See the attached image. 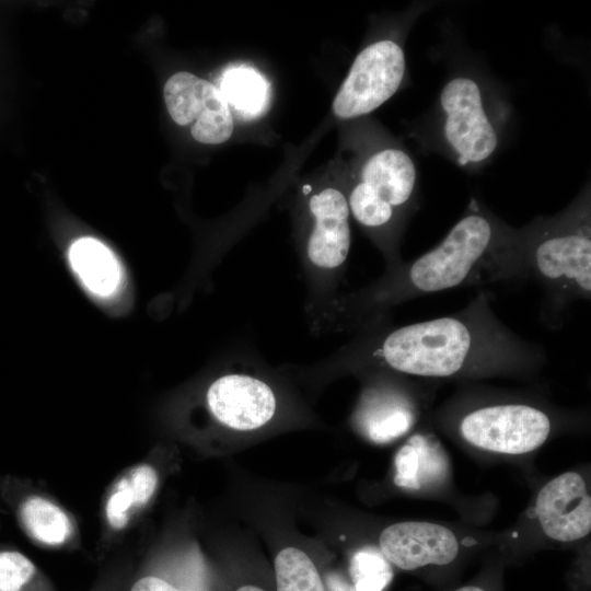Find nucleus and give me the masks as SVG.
I'll use <instances>...</instances> for the list:
<instances>
[{"label":"nucleus","instance_id":"9d476101","mask_svg":"<svg viewBox=\"0 0 591 591\" xmlns=\"http://www.w3.org/2000/svg\"><path fill=\"white\" fill-rule=\"evenodd\" d=\"M540 525L549 538L573 542L591 531V498L583 477L566 472L546 483L535 501Z\"/></svg>","mask_w":591,"mask_h":591},{"label":"nucleus","instance_id":"0eeeda50","mask_svg":"<svg viewBox=\"0 0 591 591\" xmlns=\"http://www.w3.org/2000/svg\"><path fill=\"white\" fill-rule=\"evenodd\" d=\"M406 70L403 47L393 39L368 45L355 58L333 102L340 119L367 115L399 89Z\"/></svg>","mask_w":591,"mask_h":591},{"label":"nucleus","instance_id":"7ed1b4c3","mask_svg":"<svg viewBox=\"0 0 591 591\" xmlns=\"http://www.w3.org/2000/svg\"><path fill=\"white\" fill-rule=\"evenodd\" d=\"M526 279L542 291L540 317L560 328L572 305L591 297L590 190L561 212L538 217L521 228Z\"/></svg>","mask_w":591,"mask_h":591},{"label":"nucleus","instance_id":"20e7f679","mask_svg":"<svg viewBox=\"0 0 591 591\" xmlns=\"http://www.w3.org/2000/svg\"><path fill=\"white\" fill-rule=\"evenodd\" d=\"M417 170L407 151L386 147L363 162L359 178L347 197L355 220L378 236L392 265L402 262L396 235L415 205Z\"/></svg>","mask_w":591,"mask_h":591},{"label":"nucleus","instance_id":"b1692460","mask_svg":"<svg viewBox=\"0 0 591 591\" xmlns=\"http://www.w3.org/2000/svg\"><path fill=\"white\" fill-rule=\"evenodd\" d=\"M234 591H266V590L255 584H243L236 588Z\"/></svg>","mask_w":591,"mask_h":591},{"label":"nucleus","instance_id":"aec40b11","mask_svg":"<svg viewBox=\"0 0 591 591\" xmlns=\"http://www.w3.org/2000/svg\"><path fill=\"white\" fill-rule=\"evenodd\" d=\"M349 576L356 591H383L393 579V568L379 547L364 546L352 554Z\"/></svg>","mask_w":591,"mask_h":591},{"label":"nucleus","instance_id":"dca6fc26","mask_svg":"<svg viewBox=\"0 0 591 591\" xmlns=\"http://www.w3.org/2000/svg\"><path fill=\"white\" fill-rule=\"evenodd\" d=\"M68 256L72 269L92 293L107 297L116 291L119 265L102 242L93 237L79 239L70 246Z\"/></svg>","mask_w":591,"mask_h":591},{"label":"nucleus","instance_id":"ddd939ff","mask_svg":"<svg viewBox=\"0 0 591 591\" xmlns=\"http://www.w3.org/2000/svg\"><path fill=\"white\" fill-rule=\"evenodd\" d=\"M310 210L314 228L308 241V258L315 268L338 271L347 260L351 244L347 197L337 188H325L311 197Z\"/></svg>","mask_w":591,"mask_h":591},{"label":"nucleus","instance_id":"2eb2a0df","mask_svg":"<svg viewBox=\"0 0 591 591\" xmlns=\"http://www.w3.org/2000/svg\"><path fill=\"white\" fill-rule=\"evenodd\" d=\"M158 473L149 464L127 470L112 486L105 502V517L114 530L127 526L132 513L146 506L158 487Z\"/></svg>","mask_w":591,"mask_h":591},{"label":"nucleus","instance_id":"6e6552de","mask_svg":"<svg viewBox=\"0 0 591 591\" xmlns=\"http://www.w3.org/2000/svg\"><path fill=\"white\" fill-rule=\"evenodd\" d=\"M163 95L172 119L181 126H189L198 142L218 144L231 137L232 113L212 83L182 71L169 78Z\"/></svg>","mask_w":591,"mask_h":591},{"label":"nucleus","instance_id":"f3484780","mask_svg":"<svg viewBox=\"0 0 591 591\" xmlns=\"http://www.w3.org/2000/svg\"><path fill=\"white\" fill-rule=\"evenodd\" d=\"M19 514L24 530L40 544L59 546L72 535L73 528L68 514L44 497L32 496L25 499Z\"/></svg>","mask_w":591,"mask_h":591},{"label":"nucleus","instance_id":"9b49d317","mask_svg":"<svg viewBox=\"0 0 591 591\" xmlns=\"http://www.w3.org/2000/svg\"><path fill=\"white\" fill-rule=\"evenodd\" d=\"M419 401L402 383L380 382L362 393L354 421L375 443H387L406 434L419 416Z\"/></svg>","mask_w":591,"mask_h":591},{"label":"nucleus","instance_id":"f03ea898","mask_svg":"<svg viewBox=\"0 0 591 591\" xmlns=\"http://www.w3.org/2000/svg\"><path fill=\"white\" fill-rule=\"evenodd\" d=\"M526 280L522 230L476 199L442 241L409 263L391 268L375 286L356 294V312L386 306L451 289Z\"/></svg>","mask_w":591,"mask_h":591},{"label":"nucleus","instance_id":"6ab92c4d","mask_svg":"<svg viewBox=\"0 0 591 591\" xmlns=\"http://www.w3.org/2000/svg\"><path fill=\"white\" fill-rule=\"evenodd\" d=\"M274 568L276 591H328L313 560L297 547L281 549Z\"/></svg>","mask_w":591,"mask_h":591},{"label":"nucleus","instance_id":"1a4fd4ad","mask_svg":"<svg viewBox=\"0 0 591 591\" xmlns=\"http://www.w3.org/2000/svg\"><path fill=\"white\" fill-rule=\"evenodd\" d=\"M379 548L392 566L412 571L452 563L459 554V542L454 533L441 524L406 521L385 528Z\"/></svg>","mask_w":591,"mask_h":591},{"label":"nucleus","instance_id":"4468645a","mask_svg":"<svg viewBox=\"0 0 591 591\" xmlns=\"http://www.w3.org/2000/svg\"><path fill=\"white\" fill-rule=\"evenodd\" d=\"M394 484L409 490L438 485L447 477L448 457L440 441L431 433L412 436L394 459Z\"/></svg>","mask_w":591,"mask_h":591},{"label":"nucleus","instance_id":"39448f33","mask_svg":"<svg viewBox=\"0 0 591 591\" xmlns=\"http://www.w3.org/2000/svg\"><path fill=\"white\" fill-rule=\"evenodd\" d=\"M484 101L480 85L467 76L453 77L440 92L442 136L462 166L486 162L498 148L499 135Z\"/></svg>","mask_w":591,"mask_h":591},{"label":"nucleus","instance_id":"423d86ee","mask_svg":"<svg viewBox=\"0 0 591 591\" xmlns=\"http://www.w3.org/2000/svg\"><path fill=\"white\" fill-rule=\"evenodd\" d=\"M553 422L544 408L503 402L472 408L462 415L459 431L470 444L496 453L523 454L541 447Z\"/></svg>","mask_w":591,"mask_h":591},{"label":"nucleus","instance_id":"f257e3e1","mask_svg":"<svg viewBox=\"0 0 591 591\" xmlns=\"http://www.w3.org/2000/svg\"><path fill=\"white\" fill-rule=\"evenodd\" d=\"M493 300V293L482 289L462 310L392 328L356 358L422 379L534 374L545 363L544 348L506 326L496 315Z\"/></svg>","mask_w":591,"mask_h":591},{"label":"nucleus","instance_id":"5701e85b","mask_svg":"<svg viewBox=\"0 0 591 591\" xmlns=\"http://www.w3.org/2000/svg\"><path fill=\"white\" fill-rule=\"evenodd\" d=\"M324 580L328 591H356L351 582L338 571L327 572Z\"/></svg>","mask_w":591,"mask_h":591},{"label":"nucleus","instance_id":"393cba45","mask_svg":"<svg viewBox=\"0 0 591 591\" xmlns=\"http://www.w3.org/2000/svg\"><path fill=\"white\" fill-rule=\"evenodd\" d=\"M454 591H487V590L480 586L468 584V586L461 587Z\"/></svg>","mask_w":591,"mask_h":591},{"label":"nucleus","instance_id":"a211bd4d","mask_svg":"<svg viewBox=\"0 0 591 591\" xmlns=\"http://www.w3.org/2000/svg\"><path fill=\"white\" fill-rule=\"evenodd\" d=\"M229 107L245 116L260 113L268 97V86L255 70L240 67L228 71L221 82V90Z\"/></svg>","mask_w":591,"mask_h":591},{"label":"nucleus","instance_id":"4be33fe9","mask_svg":"<svg viewBox=\"0 0 591 591\" xmlns=\"http://www.w3.org/2000/svg\"><path fill=\"white\" fill-rule=\"evenodd\" d=\"M130 591H185L158 576H144L135 581Z\"/></svg>","mask_w":591,"mask_h":591},{"label":"nucleus","instance_id":"412c9836","mask_svg":"<svg viewBox=\"0 0 591 591\" xmlns=\"http://www.w3.org/2000/svg\"><path fill=\"white\" fill-rule=\"evenodd\" d=\"M36 575V567L15 551L0 552V591H22Z\"/></svg>","mask_w":591,"mask_h":591},{"label":"nucleus","instance_id":"f8f14e48","mask_svg":"<svg viewBox=\"0 0 591 591\" xmlns=\"http://www.w3.org/2000/svg\"><path fill=\"white\" fill-rule=\"evenodd\" d=\"M207 403L219 422L240 431L263 427L276 412V397L269 385L245 374L217 379L208 389Z\"/></svg>","mask_w":591,"mask_h":591}]
</instances>
